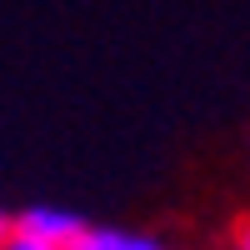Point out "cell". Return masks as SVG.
<instances>
[{
    "instance_id": "6da1fadb",
    "label": "cell",
    "mask_w": 250,
    "mask_h": 250,
    "mask_svg": "<svg viewBox=\"0 0 250 250\" xmlns=\"http://www.w3.org/2000/svg\"><path fill=\"white\" fill-rule=\"evenodd\" d=\"M15 230L40 240V245H50V250H75L80 235L90 230V220H80L65 205H25V210L15 215Z\"/></svg>"
},
{
    "instance_id": "7a4b0ae2",
    "label": "cell",
    "mask_w": 250,
    "mask_h": 250,
    "mask_svg": "<svg viewBox=\"0 0 250 250\" xmlns=\"http://www.w3.org/2000/svg\"><path fill=\"white\" fill-rule=\"evenodd\" d=\"M75 250H175V245H165L160 235H145V230H125V225H90Z\"/></svg>"
},
{
    "instance_id": "3957f363",
    "label": "cell",
    "mask_w": 250,
    "mask_h": 250,
    "mask_svg": "<svg viewBox=\"0 0 250 250\" xmlns=\"http://www.w3.org/2000/svg\"><path fill=\"white\" fill-rule=\"evenodd\" d=\"M230 250H250V220L235 225V235H230Z\"/></svg>"
},
{
    "instance_id": "277c9868",
    "label": "cell",
    "mask_w": 250,
    "mask_h": 250,
    "mask_svg": "<svg viewBox=\"0 0 250 250\" xmlns=\"http://www.w3.org/2000/svg\"><path fill=\"white\" fill-rule=\"evenodd\" d=\"M10 235H15V215H5V210H0V250L10 245Z\"/></svg>"
}]
</instances>
